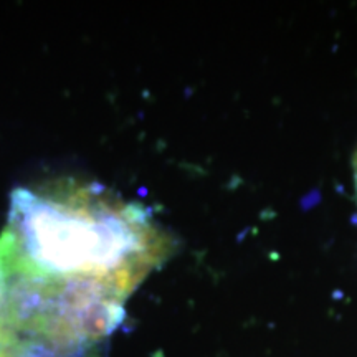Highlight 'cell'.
I'll use <instances>...</instances> for the list:
<instances>
[{"instance_id": "cell-1", "label": "cell", "mask_w": 357, "mask_h": 357, "mask_svg": "<svg viewBox=\"0 0 357 357\" xmlns=\"http://www.w3.org/2000/svg\"><path fill=\"white\" fill-rule=\"evenodd\" d=\"M155 218L79 178L13 190L0 287L20 336L50 357H105L131 294L176 252Z\"/></svg>"}, {"instance_id": "cell-2", "label": "cell", "mask_w": 357, "mask_h": 357, "mask_svg": "<svg viewBox=\"0 0 357 357\" xmlns=\"http://www.w3.org/2000/svg\"><path fill=\"white\" fill-rule=\"evenodd\" d=\"M352 169H354V182H356V194H357V151L354 154V160H352Z\"/></svg>"}]
</instances>
